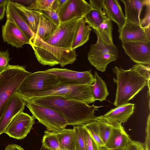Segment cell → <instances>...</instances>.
<instances>
[{
  "instance_id": "cell-1",
  "label": "cell",
  "mask_w": 150,
  "mask_h": 150,
  "mask_svg": "<svg viewBox=\"0 0 150 150\" xmlns=\"http://www.w3.org/2000/svg\"><path fill=\"white\" fill-rule=\"evenodd\" d=\"M54 110L65 118L67 125L83 126L96 120L94 111L103 106H90L77 100L59 96L50 95L32 98L25 100Z\"/></svg>"
},
{
  "instance_id": "cell-2",
  "label": "cell",
  "mask_w": 150,
  "mask_h": 150,
  "mask_svg": "<svg viewBox=\"0 0 150 150\" xmlns=\"http://www.w3.org/2000/svg\"><path fill=\"white\" fill-rule=\"evenodd\" d=\"M150 66L137 64L129 69L124 70L115 66L117 90L113 103L118 107L128 103L147 83H150Z\"/></svg>"
},
{
  "instance_id": "cell-3",
  "label": "cell",
  "mask_w": 150,
  "mask_h": 150,
  "mask_svg": "<svg viewBox=\"0 0 150 150\" xmlns=\"http://www.w3.org/2000/svg\"><path fill=\"white\" fill-rule=\"evenodd\" d=\"M32 73L23 67L9 65L0 74V119L5 106L25 78Z\"/></svg>"
},
{
  "instance_id": "cell-4",
  "label": "cell",
  "mask_w": 150,
  "mask_h": 150,
  "mask_svg": "<svg viewBox=\"0 0 150 150\" xmlns=\"http://www.w3.org/2000/svg\"><path fill=\"white\" fill-rule=\"evenodd\" d=\"M56 76L45 71H39L27 76L17 92L24 100L31 98L35 94L50 90L58 85Z\"/></svg>"
},
{
  "instance_id": "cell-5",
  "label": "cell",
  "mask_w": 150,
  "mask_h": 150,
  "mask_svg": "<svg viewBox=\"0 0 150 150\" xmlns=\"http://www.w3.org/2000/svg\"><path fill=\"white\" fill-rule=\"evenodd\" d=\"M81 18L61 23L52 35L45 42L35 36L33 38L39 42L58 50L71 49L74 34Z\"/></svg>"
},
{
  "instance_id": "cell-6",
  "label": "cell",
  "mask_w": 150,
  "mask_h": 150,
  "mask_svg": "<svg viewBox=\"0 0 150 150\" xmlns=\"http://www.w3.org/2000/svg\"><path fill=\"white\" fill-rule=\"evenodd\" d=\"M25 101V105L29 110L33 116L44 125L47 130L56 133L65 129L67 125L65 118L59 112L28 101Z\"/></svg>"
},
{
  "instance_id": "cell-7",
  "label": "cell",
  "mask_w": 150,
  "mask_h": 150,
  "mask_svg": "<svg viewBox=\"0 0 150 150\" xmlns=\"http://www.w3.org/2000/svg\"><path fill=\"white\" fill-rule=\"evenodd\" d=\"M96 35L97 41L91 45L88 54V59L92 65L98 70L103 72L110 63L117 59L118 51L114 44L105 45L98 35Z\"/></svg>"
},
{
  "instance_id": "cell-8",
  "label": "cell",
  "mask_w": 150,
  "mask_h": 150,
  "mask_svg": "<svg viewBox=\"0 0 150 150\" xmlns=\"http://www.w3.org/2000/svg\"><path fill=\"white\" fill-rule=\"evenodd\" d=\"M50 95L62 96L68 99L79 101L88 105L96 101L92 93L91 85H58L50 90L35 94L33 98Z\"/></svg>"
},
{
  "instance_id": "cell-9",
  "label": "cell",
  "mask_w": 150,
  "mask_h": 150,
  "mask_svg": "<svg viewBox=\"0 0 150 150\" xmlns=\"http://www.w3.org/2000/svg\"><path fill=\"white\" fill-rule=\"evenodd\" d=\"M45 71L55 75L60 85H92L95 81L91 70L79 72L66 68H53Z\"/></svg>"
},
{
  "instance_id": "cell-10",
  "label": "cell",
  "mask_w": 150,
  "mask_h": 150,
  "mask_svg": "<svg viewBox=\"0 0 150 150\" xmlns=\"http://www.w3.org/2000/svg\"><path fill=\"white\" fill-rule=\"evenodd\" d=\"M35 123V118L23 111L18 113L6 127L5 133L17 139H24Z\"/></svg>"
},
{
  "instance_id": "cell-11",
  "label": "cell",
  "mask_w": 150,
  "mask_h": 150,
  "mask_svg": "<svg viewBox=\"0 0 150 150\" xmlns=\"http://www.w3.org/2000/svg\"><path fill=\"white\" fill-rule=\"evenodd\" d=\"M118 31L121 42H150V26L143 28L139 24L126 20L123 27Z\"/></svg>"
},
{
  "instance_id": "cell-12",
  "label": "cell",
  "mask_w": 150,
  "mask_h": 150,
  "mask_svg": "<svg viewBox=\"0 0 150 150\" xmlns=\"http://www.w3.org/2000/svg\"><path fill=\"white\" fill-rule=\"evenodd\" d=\"M92 8L90 4L85 0H67L58 11L60 23L76 18L83 17Z\"/></svg>"
},
{
  "instance_id": "cell-13",
  "label": "cell",
  "mask_w": 150,
  "mask_h": 150,
  "mask_svg": "<svg viewBox=\"0 0 150 150\" xmlns=\"http://www.w3.org/2000/svg\"><path fill=\"white\" fill-rule=\"evenodd\" d=\"M122 46L125 53L137 64H150V42L122 41Z\"/></svg>"
},
{
  "instance_id": "cell-14",
  "label": "cell",
  "mask_w": 150,
  "mask_h": 150,
  "mask_svg": "<svg viewBox=\"0 0 150 150\" xmlns=\"http://www.w3.org/2000/svg\"><path fill=\"white\" fill-rule=\"evenodd\" d=\"M25 106V101L17 91L12 96L0 119V135L5 132L6 127L13 119L18 113L23 111Z\"/></svg>"
},
{
  "instance_id": "cell-15",
  "label": "cell",
  "mask_w": 150,
  "mask_h": 150,
  "mask_svg": "<svg viewBox=\"0 0 150 150\" xmlns=\"http://www.w3.org/2000/svg\"><path fill=\"white\" fill-rule=\"evenodd\" d=\"M2 37L4 42L18 48L30 44V39L13 22L6 20L2 28Z\"/></svg>"
},
{
  "instance_id": "cell-16",
  "label": "cell",
  "mask_w": 150,
  "mask_h": 150,
  "mask_svg": "<svg viewBox=\"0 0 150 150\" xmlns=\"http://www.w3.org/2000/svg\"><path fill=\"white\" fill-rule=\"evenodd\" d=\"M134 104L131 103L111 109L105 114L96 117V120L111 125L121 124L127 121L134 112Z\"/></svg>"
},
{
  "instance_id": "cell-17",
  "label": "cell",
  "mask_w": 150,
  "mask_h": 150,
  "mask_svg": "<svg viewBox=\"0 0 150 150\" xmlns=\"http://www.w3.org/2000/svg\"><path fill=\"white\" fill-rule=\"evenodd\" d=\"M112 125L109 137L105 146L108 148H126L131 140L121 124Z\"/></svg>"
},
{
  "instance_id": "cell-18",
  "label": "cell",
  "mask_w": 150,
  "mask_h": 150,
  "mask_svg": "<svg viewBox=\"0 0 150 150\" xmlns=\"http://www.w3.org/2000/svg\"><path fill=\"white\" fill-rule=\"evenodd\" d=\"M103 12L106 16L117 25L120 30L126 20L122 8L117 0H104Z\"/></svg>"
},
{
  "instance_id": "cell-19",
  "label": "cell",
  "mask_w": 150,
  "mask_h": 150,
  "mask_svg": "<svg viewBox=\"0 0 150 150\" xmlns=\"http://www.w3.org/2000/svg\"><path fill=\"white\" fill-rule=\"evenodd\" d=\"M6 20L14 23L30 40L35 36L19 11L10 0H8L6 10Z\"/></svg>"
},
{
  "instance_id": "cell-20",
  "label": "cell",
  "mask_w": 150,
  "mask_h": 150,
  "mask_svg": "<svg viewBox=\"0 0 150 150\" xmlns=\"http://www.w3.org/2000/svg\"><path fill=\"white\" fill-rule=\"evenodd\" d=\"M149 0H121L125 6L126 20L140 24V16L142 8Z\"/></svg>"
},
{
  "instance_id": "cell-21",
  "label": "cell",
  "mask_w": 150,
  "mask_h": 150,
  "mask_svg": "<svg viewBox=\"0 0 150 150\" xmlns=\"http://www.w3.org/2000/svg\"><path fill=\"white\" fill-rule=\"evenodd\" d=\"M92 29L91 27L86 24L83 18H81L74 34L71 49L75 50L86 43L89 39Z\"/></svg>"
},
{
  "instance_id": "cell-22",
  "label": "cell",
  "mask_w": 150,
  "mask_h": 150,
  "mask_svg": "<svg viewBox=\"0 0 150 150\" xmlns=\"http://www.w3.org/2000/svg\"><path fill=\"white\" fill-rule=\"evenodd\" d=\"M57 27L42 13L35 36L45 42L52 35Z\"/></svg>"
},
{
  "instance_id": "cell-23",
  "label": "cell",
  "mask_w": 150,
  "mask_h": 150,
  "mask_svg": "<svg viewBox=\"0 0 150 150\" xmlns=\"http://www.w3.org/2000/svg\"><path fill=\"white\" fill-rule=\"evenodd\" d=\"M11 2L21 14L32 31L35 35L42 13L38 11L28 9L20 4Z\"/></svg>"
},
{
  "instance_id": "cell-24",
  "label": "cell",
  "mask_w": 150,
  "mask_h": 150,
  "mask_svg": "<svg viewBox=\"0 0 150 150\" xmlns=\"http://www.w3.org/2000/svg\"><path fill=\"white\" fill-rule=\"evenodd\" d=\"M112 21L107 17L105 20L95 30L104 44L113 45L112 38Z\"/></svg>"
},
{
  "instance_id": "cell-25",
  "label": "cell",
  "mask_w": 150,
  "mask_h": 150,
  "mask_svg": "<svg viewBox=\"0 0 150 150\" xmlns=\"http://www.w3.org/2000/svg\"><path fill=\"white\" fill-rule=\"evenodd\" d=\"M94 78L95 81L91 85L92 93L95 100L102 101L106 100L109 95L107 85L101 77L99 76L96 71H95Z\"/></svg>"
},
{
  "instance_id": "cell-26",
  "label": "cell",
  "mask_w": 150,
  "mask_h": 150,
  "mask_svg": "<svg viewBox=\"0 0 150 150\" xmlns=\"http://www.w3.org/2000/svg\"><path fill=\"white\" fill-rule=\"evenodd\" d=\"M60 144L67 150H75V134L73 129H64L55 133Z\"/></svg>"
},
{
  "instance_id": "cell-27",
  "label": "cell",
  "mask_w": 150,
  "mask_h": 150,
  "mask_svg": "<svg viewBox=\"0 0 150 150\" xmlns=\"http://www.w3.org/2000/svg\"><path fill=\"white\" fill-rule=\"evenodd\" d=\"M83 18L85 22L95 30L105 20L107 17L102 10L92 8Z\"/></svg>"
},
{
  "instance_id": "cell-28",
  "label": "cell",
  "mask_w": 150,
  "mask_h": 150,
  "mask_svg": "<svg viewBox=\"0 0 150 150\" xmlns=\"http://www.w3.org/2000/svg\"><path fill=\"white\" fill-rule=\"evenodd\" d=\"M42 147L47 150H67L60 144L55 132L46 130L42 139Z\"/></svg>"
},
{
  "instance_id": "cell-29",
  "label": "cell",
  "mask_w": 150,
  "mask_h": 150,
  "mask_svg": "<svg viewBox=\"0 0 150 150\" xmlns=\"http://www.w3.org/2000/svg\"><path fill=\"white\" fill-rule=\"evenodd\" d=\"M100 147L105 146L99 135L98 123L96 120L83 126Z\"/></svg>"
},
{
  "instance_id": "cell-30",
  "label": "cell",
  "mask_w": 150,
  "mask_h": 150,
  "mask_svg": "<svg viewBox=\"0 0 150 150\" xmlns=\"http://www.w3.org/2000/svg\"><path fill=\"white\" fill-rule=\"evenodd\" d=\"M73 129L75 134V150H86L83 126H74Z\"/></svg>"
},
{
  "instance_id": "cell-31",
  "label": "cell",
  "mask_w": 150,
  "mask_h": 150,
  "mask_svg": "<svg viewBox=\"0 0 150 150\" xmlns=\"http://www.w3.org/2000/svg\"><path fill=\"white\" fill-rule=\"evenodd\" d=\"M54 0H33L27 7L28 9L36 11H45L52 8Z\"/></svg>"
},
{
  "instance_id": "cell-32",
  "label": "cell",
  "mask_w": 150,
  "mask_h": 150,
  "mask_svg": "<svg viewBox=\"0 0 150 150\" xmlns=\"http://www.w3.org/2000/svg\"><path fill=\"white\" fill-rule=\"evenodd\" d=\"M97 121L98 123L100 136L105 146L110 135L112 125L106 122Z\"/></svg>"
},
{
  "instance_id": "cell-33",
  "label": "cell",
  "mask_w": 150,
  "mask_h": 150,
  "mask_svg": "<svg viewBox=\"0 0 150 150\" xmlns=\"http://www.w3.org/2000/svg\"><path fill=\"white\" fill-rule=\"evenodd\" d=\"M83 132L85 141L86 150H101L100 147L96 142L91 137L83 127Z\"/></svg>"
},
{
  "instance_id": "cell-34",
  "label": "cell",
  "mask_w": 150,
  "mask_h": 150,
  "mask_svg": "<svg viewBox=\"0 0 150 150\" xmlns=\"http://www.w3.org/2000/svg\"><path fill=\"white\" fill-rule=\"evenodd\" d=\"M39 11L57 26H58L60 24V22L59 17L58 11L57 10L52 8L47 10Z\"/></svg>"
},
{
  "instance_id": "cell-35",
  "label": "cell",
  "mask_w": 150,
  "mask_h": 150,
  "mask_svg": "<svg viewBox=\"0 0 150 150\" xmlns=\"http://www.w3.org/2000/svg\"><path fill=\"white\" fill-rule=\"evenodd\" d=\"M11 58L8 50L0 51V74L4 71L9 65Z\"/></svg>"
},
{
  "instance_id": "cell-36",
  "label": "cell",
  "mask_w": 150,
  "mask_h": 150,
  "mask_svg": "<svg viewBox=\"0 0 150 150\" xmlns=\"http://www.w3.org/2000/svg\"><path fill=\"white\" fill-rule=\"evenodd\" d=\"M146 11L144 17L140 19V25L143 28L150 26V0L146 5Z\"/></svg>"
},
{
  "instance_id": "cell-37",
  "label": "cell",
  "mask_w": 150,
  "mask_h": 150,
  "mask_svg": "<svg viewBox=\"0 0 150 150\" xmlns=\"http://www.w3.org/2000/svg\"><path fill=\"white\" fill-rule=\"evenodd\" d=\"M125 150H146L144 143L132 140L127 145Z\"/></svg>"
},
{
  "instance_id": "cell-38",
  "label": "cell",
  "mask_w": 150,
  "mask_h": 150,
  "mask_svg": "<svg viewBox=\"0 0 150 150\" xmlns=\"http://www.w3.org/2000/svg\"><path fill=\"white\" fill-rule=\"evenodd\" d=\"M150 114L148 118L146 129V137L144 143L146 150H150Z\"/></svg>"
},
{
  "instance_id": "cell-39",
  "label": "cell",
  "mask_w": 150,
  "mask_h": 150,
  "mask_svg": "<svg viewBox=\"0 0 150 150\" xmlns=\"http://www.w3.org/2000/svg\"><path fill=\"white\" fill-rule=\"evenodd\" d=\"M104 0H90L89 4L92 8L98 10H102Z\"/></svg>"
},
{
  "instance_id": "cell-40",
  "label": "cell",
  "mask_w": 150,
  "mask_h": 150,
  "mask_svg": "<svg viewBox=\"0 0 150 150\" xmlns=\"http://www.w3.org/2000/svg\"><path fill=\"white\" fill-rule=\"evenodd\" d=\"M5 150H25L20 146L17 144H12L8 145Z\"/></svg>"
},
{
  "instance_id": "cell-41",
  "label": "cell",
  "mask_w": 150,
  "mask_h": 150,
  "mask_svg": "<svg viewBox=\"0 0 150 150\" xmlns=\"http://www.w3.org/2000/svg\"><path fill=\"white\" fill-rule=\"evenodd\" d=\"M7 3L5 4L0 6V20L3 18L6 8Z\"/></svg>"
},
{
  "instance_id": "cell-42",
  "label": "cell",
  "mask_w": 150,
  "mask_h": 150,
  "mask_svg": "<svg viewBox=\"0 0 150 150\" xmlns=\"http://www.w3.org/2000/svg\"><path fill=\"white\" fill-rule=\"evenodd\" d=\"M58 11L67 1V0H56Z\"/></svg>"
},
{
  "instance_id": "cell-43",
  "label": "cell",
  "mask_w": 150,
  "mask_h": 150,
  "mask_svg": "<svg viewBox=\"0 0 150 150\" xmlns=\"http://www.w3.org/2000/svg\"><path fill=\"white\" fill-rule=\"evenodd\" d=\"M106 150H125V149L121 148H116L113 149H109L106 147L105 146Z\"/></svg>"
},
{
  "instance_id": "cell-44",
  "label": "cell",
  "mask_w": 150,
  "mask_h": 150,
  "mask_svg": "<svg viewBox=\"0 0 150 150\" xmlns=\"http://www.w3.org/2000/svg\"><path fill=\"white\" fill-rule=\"evenodd\" d=\"M8 0H0V6L1 5L8 3Z\"/></svg>"
},
{
  "instance_id": "cell-45",
  "label": "cell",
  "mask_w": 150,
  "mask_h": 150,
  "mask_svg": "<svg viewBox=\"0 0 150 150\" xmlns=\"http://www.w3.org/2000/svg\"><path fill=\"white\" fill-rule=\"evenodd\" d=\"M101 150H106L105 146L102 147H100Z\"/></svg>"
},
{
  "instance_id": "cell-46",
  "label": "cell",
  "mask_w": 150,
  "mask_h": 150,
  "mask_svg": "<svg viewBox=\"0 0 150 150\" xmlns=\"http://www.w3.org/2000/svg\"></svg>"
}]
</instances>
